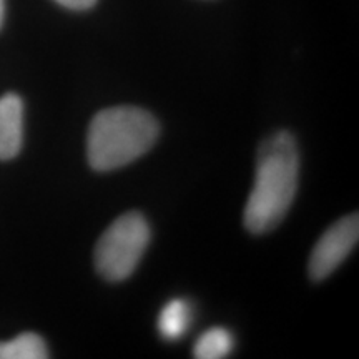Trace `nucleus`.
<instances>
[{
  "label": "nucleus",
  "instance_id": "9d476101",
  "mask_svg": "<svg viewBox=\"0 0 359 359\" xmlns=\"http://www.w3.org/2000/svg\"><path fill=\"white\" fill-rule=\"evenodd\" d=\"M4 19H6V0H0V29L4 25Z\"/></svg>",
  "mask_w": 359,
  "mask_h": 359
},
{
  "label": "nucleus",
  "instance_id": "39448f33",
  "mask_svg": "<svg viewBox=\"0 0 359 359\" xmlns=\"http://www.w3.org/2000/svg\"><path fill=\"white\" fill-rule=\"evenodd\" d=\"M24 143V102L15 93L0 97V160L20 154Z\"/></svg>",
  "mask_w": 359,
  "mask_h": 359
},
{
  "label": "nucleus",
  "instance_id": "7ed1b4c3",
  "mask_svg": "<svg viewBox=\"0 0 359 359\" xmlns=\"http://www.w3.org/2000/svg\"><path fill=\"white\" fill-rule=\"evenodd\" d=\"M150 224L138 212L125 213L103 231L95 246V268L107 281L120 283L133 275L150 243Z\"/></svg>",
  "mask_w": 359,
  "mask_h": 359
},
{
  "label": "nucleus",
  "instance_id": "20e7f679",
  "mask_svg": "<svg viewBox=\"0 0 359 359\" xmlns=\"http://www.w3.org/2000/svg\"><path fill=\"white\" fill-rule=\"evenodd\" d=\"M359 240V215L353 213L331 224L314 245L308 273L313 281L326 280L346 259Z\"/></svg>",
  "mask_w": 359,
  "mask_h": 359
},
{
  "label": "nucleus",
  "instance_id": "6e6552de",
  "mask_svg": "<svg viewBox=\"0 0 359 359\" xmlns=\"http://www.w3.org/2000/svg\"><path fill=\"white\" fill-rule=\"evenodd\" d=\"M233 346H235L233 334L224 327L217 326L205 331L196 339L193 346V356L196 359H222L233 351Z\"/></svg>",
  "mask_w": 359,
  "mask_h": 359
},
{
  "label": "nucleus",
  "instance_id": "423d86ee",
  "mask_svg": "<svg viewBox=\"0 0 359 359\" xmlns=\"http://www.w3.org/2000/svg\"><path fill=\"white\" fill-rule=\"evenodd\" d=\"M193 313L191 304L183 298H175L161 308L156 327L163 339L177 341L187 333L190 327Z\"/></svg>",
  "mask_w": 359,
  "mask_h": 359
},
{
  "label": "nucleus",
  "instance_id": "f03ea898",
  "mask_svg": "<svg viewBox=\"0 0 359 359\" xmlns=\"http://www.w3.org/2000/svg\"><path fill=\"white\" fill-rule=\"evenodd\" d=\"M160 125L138 107H111L93 116L87 133V158L95 172L127 167L155 145Z\"/></svg>",
  "mask_w": 359,
  "mask_h": 359
},
{
  "label": "nucleus",
  "instance_id": "f257e3e1",
  "mask_svg": "<svg viewBox=\"0 0 359 359\" xmlns=\"http://www.w3.org/2000/svg\"><path fill=\"white\" fill-rule=\"evenodd\" d=\"M298 182V145L293 135L280 130L258 150L255 183L243 213L246 230L253 235L275 230L293 205Z\"/></svg>",
  "mask_w": 359,
  "mask_h": 359
},
{
  "label": "nucleus",
  "instance_id": "0eeeda50",
  "mask_svg": "<svg viewBox=\"0 0 359 359\" xmlns=\"http://www.w3.org/2000/svg\"><path fill=\"white\" fill-rule=\"evenodd\" d=\"M47 344L42 336L22 333L11 341H0V359H47Z\"/></svg>",
  "mask_w": 359,
  "mask_h": 359
},
{
  "label": "nucleus",
  "instance_id": "1a4fd4ad",
  "mask_svg": "<svg viewBox=\"0 0 359 359\" xmlns=\"http://www.w3.org/2000/svg\"><path fill=\"white\" fill-rule=\"evenodd\" d=\"M62 7L70 8V11H87L97 4V0H55Z\"/></svg>",
  "mask_w": 359,
  "mask_h": 359
}]
</instances>
